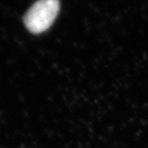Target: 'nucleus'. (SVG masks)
<instances>
[{"instance_id":"nucleus-1","label":"nucleus","mask_w":148,"mask_h":148,"mask_svg":"<svg viewBox=\"0 0 148 148\" xmlns=\"http://www.w3.org/2000/svg\"><path fill=\"white\" fill-rule=\"evenodd\" d=\"M59 8L58 0H38L25 14V26L33 34L47 31L58 16Z\"/></svg>"}]
</instances>
